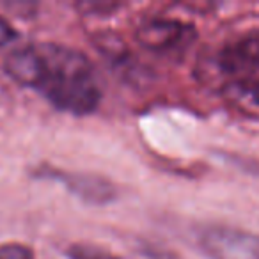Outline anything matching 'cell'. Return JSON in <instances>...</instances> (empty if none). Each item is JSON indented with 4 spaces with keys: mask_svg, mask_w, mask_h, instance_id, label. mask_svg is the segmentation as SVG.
I'll list each match as a JSON object with an SVG mask.
<instances>
[{
    "mask_svg": "<svg viewBox=\"0 0 259 259\" xmlns=\"http://www.w3.org/2000/svg\"><path fill=\"white\" fill-rule=\"evenodd\" d=\"M66 254L69 259H122L121 255L112 254V252L105 250L96 245H87V243H73L66 248Z\"/></svg>",
    "mask_w": 259,
    "mask_h": 259,
    "instance_id": "6",
    "label": "cell"
},
{
    "mask_svg": "<svg viewBox=\"0 0 259 259\" xmlns=\"http://www.w3.org/2000/svg\"><path fill=\"white\" fill-rule=\"evenodd\" d=\"M6 71L13 80L37 91L55 108L85 115L101 100L94 66L82 52L59 43H30L6 57Z\"/></svg>",
    "mask_w": 259,
    "mask_h": 259,
    "instance_id": "1",
    "label": "cell"
},
{
    "mask_svg": "<svg viewBox=\"0 0 259 259\" xmlns=\"http://www.w3.org/2000/svg\"><path fill=\"white\" fill-rule=\"evenodd\" d=\"M236 85L241 96L247 98L250 103L259 105V78L245 80V82H240V83H236Z\"/></svg>",
    "mask_w": 259,
    "mask_h": 259,
    "instance_id": "8",
    "label": "cell"
},
{
    "mask_svg": "<svg viewBox=\"0 0 259 259\" xmlns=\"http://www.w3.org/2000/svg\"><path fill=\"white\" fill-rule=\"evenodd\" d=\"M199 248L209 259H259V236L234 227H208L199 234Z\"/></svg>",
    "mask_w": 259,
    "mask_h": 259,
    "instance_id": "3",
    "label": "cell"
},
{
    "mask_svg": "<svg viewBox=\"0 0 259 259\" xmlns=\"http://www.w3.org/2000/svg\"><path fill=\"white\" fill-rule=\"evenodd\" d=\"M137 37L149 50L169 52L188 43L194 37V29L178 20L153 18L139 27Z\"/></svg>",
    "mask_w": 259,
    "mask_h": 259,
    "instance_id": "4",
    "label": "cell"
},
{
    "mask_svg": "<svg viewBox=\"0 0 259 259\" xmlns=\"http://www.w3.org/2000/svg\"><path fill=\"white\" fill-rule=\"evenodd\" d=\"M15 37H16V32L13 30V27L0 16V47H2V45H8L9 41H13Z\"/></svg>",
    "mask_w": 259,
    "mask_h": 259,
    "instance_id": "9",
    "label": "cell"
},
{
    "mask_svg": "<svg viewBox=\"0 0 259 259\" xmlns=\"http://www.w3.org/2000/svg\"><path fill=\"white\" fill-rule=\"evenodd\" d=\"M32 176L39 180H52L64 185L73 195L82 199L87 204L103 206L115 201L117 188L107 178L91 172H71V170L57 169L50 165H39L32 169Z\"/></svg>",
    "mask_w": 259,
    "mask_h": 259,
    "instance_id": "2",
    "label": "cell"
},
{
    "mask_svg": "<svg viewBox=\"0 0 259 259\" xmlns=\"http://www.w3.org/2000/svg\"><path fill=\"white\" fill-rule=\"evenodd\" d=\"M0 259H36L30 247L18 241L0 245Z\"/></svg>",
    "mask_w": 259,
    "mask_h": 259,
    "instance_id": "7",
    "label": "cell"
},
{
    "mask_svg": "<svg viewBox=\"0 0 259 259\" xmlns=\"http://www.w3.org/2000/svg\"><path fill=\"white\" fill-rule=\"evenodd\" d=\"M219 64L224 73L243 75L259 69V30L240 37L234 43L222 48Z\"/></svg>",
    "mask_w": 259,
    "mask_h": 259,
    "instance_id": "5",
    "label": "cell"
}]
</instances>
